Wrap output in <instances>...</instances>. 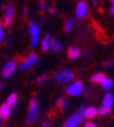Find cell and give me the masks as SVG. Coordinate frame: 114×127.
<instances>
[{
  "mask_svg": "<svg viewBox=\"0 0 114 127\" xmlns=\"http://www.w3.org/2000/svg\"><path fill=\"white\" fill-rule=\"evenodd\" d=\"M38 118H40V114H38V101L35 97H33L30 99L29 106H28V113H27V117H26V124L27 125H33L35 121H37Z\"/></svg>",
  "mask_w": 114,
  "mask_h": 127,
  "instance_id": "6da1fadb",
  "label": "cell"
},
{
  "mask_svg": "<svg viewBox=\"0 0 114 127\" xmlns=\"http://www.w3.org/2000/svg\"><path fill=\"white\" fill-rule=\"evenodd\" d=\"M84 108H85V106H80L75 114L69 117L68 120L63 124V127H79L85 120V118H84Z\"/></svg>",
  "mask_w": 114,
  "mask_h": 127,
  "instance_id": "7a4b0ae2",
  "label": "cell"
},
{
  "mask_svg": "<svg viewBox=\"0 0 114 127\" xmlns=\"http://www.w3.org/2000/svg\"><path fill=\"white\" fill-rule=\"evenodd\" d=\"M2 9H4V21H2V25L4 27H9L12 23H13V20H14V15H15V8L13 5H4L2 6Z\"/></svg>",
  "mask_w": 114,
  "mask_h": 127,
  "instance_id": "3957f363",
  "label": "cell"
},
{
  "mask_svg": "<svg viewBox=\"0 0 114 127\" xmlns=\"http://www.w3.org/2000/svg\"><path fill=\"white\" fill-rule=\"evenodd\" d=\"M73 78H75V76H73L72 71L69 69H64V70H62V71H58V72H56L54 75V79L57 83H65L66 84V83L72 82Z\"/></svg>",
  "mask_w": 114,
  "mask_h": 127,
  "instance_id": "277c9868",
  "label": "cell"
},
{
  "mask_svg": "<svg viewBox=\"0 0 114 127\" xmlns=\"http://www.w3.org/2000/svg\"><path fill=\"white\" fill-rule=\"evenodd\" d=\"M64 91L68 93L69 96H72V97H77L80 96L84 91V85L82 81H76L73 84L68 85L66 88L64 89Z\"/></svg>",
  "mask_w": 114,
  "mask_h": 127,
  "instance_id": "5b68a950",
  "label": "cell"
},
{
  "mask_svg": "<svg viewBox=\"0 0 114 127\" xmlns=\"http://www.w3.org/2000/svg\"><path fill=\"white\" fill-rule=\"evenodd\" d=\"M28 32H29V35L31 36V42H30V47L31 48H35L38 43V34H40V27L34 21H30L29 22V27H28Z\"/></svg>",
  "mask_w": 114,
  "mask_h": 127,
  "instance_id": "8992f818",
  "label": "cell"
},
{
  "mask_svg": "<svg viewBox=\"0 0 114 127\" xmlns=\"http://www.w3.org/2000/svg\"><path fill=\"white\" fill-rule=\"evenodd\" d=\"M38 61V56L35 53H31L27 56L26 58H23L21 63H20V69L21 70H26V69H29L31 68L33 65H35Z\"/></svg>",
  "mask_w": 114,
  "mask_h": 127,
  "instance_id": "52a82bcc",
  "label": "cell"
},
{
  "mask_svg": "<svg viewBox=\"0 0 114 127\" xmlns=\"http://www.w3.org/2000/svg\"><path fill=\"white\" fill-rule=\"evenodd\" d=\"M15 70H16V61L15 60H9L2 68V76L5 78H9L13 73L15 72Z\"/></svg>",
  "mask_w": 114,
  "mask_h": 127,
  "instance_id": "ba28073f",
  "label": "cell"
},
{
  "mask_svg": "<svg viewBox=\"0 0 114 127\" xmlns=\"http://www.w3.org/2000/svg\"><path fill=\"white\" fill-rule=\"evenodd\" d=\"M87 4L85 1H79L76 6V16L78 19H84L87 15Z\"/></svg>",
  "mask_w": 114,
  "mask_h": 127,
  "instance_id": "9c48e42d",
  "label": "cell"
},
{
  "mask_svg": "<svg viewBox=\"0 0 114 127\" xmlns=\"http://www.w3.org/2000/svg\"><path fill=\"white\" fill-rule=\"evenodd\" d=\"M98 116V108L94 106H85L84 108V118L85 119H94Z\"/></svg>",
  "mask_w": 114,
  "mask_h": 127,
  "instance_id": "30bf717a",
  "label": "cell"
},
{
  "mask_svg": "<svg viewBox=\"0 0 114 127\" xmlns=\"http://www.w3.org/2000/svg\"><path fill=\"white\" fill-rule=\"evenodd\" d=\"M12 114V107L7 103H4V104L0 105V118L1 119H8Z\"/></svg>",
  "mask_w": 114,
  "mask_h": 127,
  "instance_id": "8fae6325",
  "label": "cell"
},
{
  "mask_svg": "<svg viewBox=\"0 0 114 127\" xmlns=\"http://www.w3.org/2000/svg\"><path fill=\"white\" fill-rule=\"evenodd\" d=\"M103 106L112 108L114 106V95L112 92H106L103 97Z\"/></svg>",
  "mask_w": 114,
  "mask_h": 127,
  "instance_id": "7c38bea8",
  "label": "cell"
},
{
  "mask_svg": "<svg viewBox=\"0 0 114 127\" xmlns=\"http://www.w3.org/2000/svg\"><path fill=\"white\" fill-rule=\"evenodd\" d=\"M82 55V50L78 47H70L68 49V57L70 60H76Z\"/></svg>",
  "mask_w": 114,
  "mask_h": 127,
  "instance_id": "4fadbf2b",
  "label": "cell"
},
{
  "mask_svg": "<svg viewBox=\"0 0 114 127\" xmlns=\"http://www.w3.org/2000/svg\"><path fill=\"white\" fill-rule=\"evenodd\" d=\"M100 85H101V88L105 90V91H111L112 89H113L114 86V81L112 79V78H108V77H105L101 81V83H100Z\"/></svg>",
  "mask_w": 114,
  "mask_h": 127,
  "instance_id": "5bb4252c",
  "label": "cell"
},
{
  "mask_svg": "<svg viewBox=\"0 0 114 127\" xmlns=\"http://www.w3.org/2000/svg\"><path fill=\"white\" fill-rule=\"evenodd\" d=\"M66 107H68V100L63 98V97L58 98V100L56 101V111L62 113L64 110H66Z\"/></svg>",
  "mask_w": 114,
  "mask_h": 127,
  "instance_id": "9a60e30c",
  "label": "cell"
},
{
  "mask_svg": "<svg viewBox=\"0 0 114 127\" xmlns=\"http://www.w3.org/2000/svg\"><path fill=\"white\" fill-rule=\"evenodd\" d=\"M50 42H51V36H50V34H47L44 37H43V40H42V43H41V49L42 51H48V50L50 49Z\"/></svg>",
  "mask_w": 114,
  "mask_h": 127,
  "instance_id": "2e32d148",
  "label": "cell"
},
{
  "mask_svg": "<svg viewBox=\"0 0 114 127\" xmlns=\"http://www.w3.org/2000/svg\"><path fill=\"white\" fill-rule=\"evenodd\" d=\"M50 48L57 53H61L62 49H63V46H62V43L56 39H51V42H50Z\"/></svg>",
  "mask_w": 114,
  "mask_h": 127,
  "instance_id": "e0dca14e",
  "label": "cell"
},
{
  "mask_svg": "<svg viewBox=\"0 0 114 127\" xmlns=\"http://www.w3.org/2000/svg\"><path fill=\"white\" fill-rule=\"evenodd\" d=\"M105 77H106V76H105V73L104 72H97L90 78V81H91L92 83H95V84H100L101 81H103Z\"/></svg>",
  "mask_w": 114,
  "mask_h": 127,
  "instance_id": "ac0fdd59",
  "label": "cell"
},
{
  "mask_svg": "<svg viewBox=\"0 0 114 127\" xmlns=\"http://www.w3.org/2000/svg\"><path fill=\"white\" fill-rule=\"evenodd\" d=\"M111 112H112V108L106 107V106H103V105L98 108V114L99 116H101V117L108 116V114H111Z\"/></svg>",
  "mask_w": 114,
  "mask_h": 127,
  "instance_id": "d6986e66",
  "label": "cell"
},
{
  "mask_svg": "<svg viewBox=\"0 0 114 127\" xmlns=\"http://www.w3.org/2000/svg\"><path fill=\"white\" fill-rule=\"evenodd\" d=\"M16 101H18V96H16V93H11L7 98V104L13 107V106H15L16 105Z\"/></svg>",
  "mask_w": 114,
  "mask_h": 127,
  "instance_id": "ffe728a7",
  "label": "cell"
},
{
  "mask_svg": "<svg viewBox=\"0 0 114 127\" xmlns=\"http://www.w3.org/2000/svg\"><path fill=\"white\" fill-rule=\"evenodd\" d=\"M73 26H75V19H69L64 25V31L66 32V33H69V32L72 29Z\"/></svg>",
  "mask_w": 114,
  "mask_h": 127,
  "instance_id": "44dd1931",
  "label": "cell"
},
{
  "mask_svg": "<svg viewBox=\"0 0 114 127\" xmlns=\"http://www.w3.org/2000/svg\"><path fill=\"white\" fill-rule=\"evenodd\" d=\"M5 39V29H4V25L0 22V42Z\"/></svg>",
  "mask_w": 114,
  "mask_h": 127,
  "instance_id": "7402d4cb",
  "label": "cell"
},
{
  "mask_svg": "<svg viewBox=\"0 0 114 127\" xmlns=\"http://www.w3.org/2000/svg\"><path fill=\"white\" fill-rule=\"evenodd\" d=\"M47 78H48V76H47V75H42L41 77L40 78H37V84H43V83H44V81H46Z\"/></svg>",
  "mask_w": 114,
  "mask_h": 127,
  "instance_id": "603a6c76",
  "label": "cell"
},
{
  "mask_svg": "<svg viewBox=\"0 0 114 127\" xmlns=\"http://www.w3.org/2000/svg\"><path fill=\"white\" fill-rule=\"evenodd\" d=\"M93 91H94V89H93V88H91V86H90V88H87V89H86V90H85V91H84V95H85V96H86V97H88V96H90V95H91L92 92H93Z\"/></svg>",
  "mask_w": 114,
  "mask_h": 127,
  "instance_id": "cb8c5ba5",
  "label": "cell"
},
{
  "mask_svg": "<svg viewBox=\"0 0 114 127\" xmlns=\"http://www.w3.org/2000/svg\"><path fill=\"white\" fill-rule=\"evenodd\" d=\"M41 127H51V121H50V120H44V121L42 123Z\"/></svg>",
  "mask_w": 114,
  "mask_h": 127,
  "instance_id": "d4e9b609",
  "label": "cell"
},
{
  "mask_svg": "<svg viewBox=\"0 0 114 127\" xmlns=\"http://www.w3.org/2000/svg\"><path fill=\"white\" fill-rule=\"evenodd\" d=\"M84 127H98V126L94 123H92V121H87V123H85Z\"/></svg>",
  "mask_w": 114,
  "mask_h": 127,
  "instance_id": "484cf974",
  "label": "cell"
},
{
  "mask_svg": "<svg viewBox=\"0 0 114 127\" xmlns=\"http://www.w3.org/2000/svg\"><path fill=\"white\" fill-rule=\"evenodd\" d=\"M40 7H41V11H44V9H46V2H44V0H41V1H40Z\"/></svg>",
  "mask_w": 114,
  "mask_h": 127,
  "instance_id": "4316f807",
  "label": "cell"
},
{
  "mask_svg": "<svg viewBox=\"0 0 114 127\" xmlns=\"http://www.w3.org/2000/svg\"><path fill=\"white\" fill-rule=\"evenodd\" d=\"M110 14L111 15H114V4H112V6L110 8Z\"/></svg>",
  "mask_w": 114,
  "mask_h": 127,
  "instance_id": "83f0119b",
  "label": "cell"
},
{
  "mask_svg": "<svg viewBox=\"0 0 114 127\" xmlns=\"http://www.w3.org/2000/svg\"><path fill=\"white\" fill-rule=\"evenodd\" d=\"M113 64V62L112 61H107V62H105V66H111Z\"/></svg>",
  "mask_w": 114,
  "mask_h": 127,
  "instance_id": "f1b7e54d",
  "label": "cell"
},
{
  "mask_svg": "<svg viewBox=\"0 0 114 127\" xmlns=\"http://www.w3.org/2000/svg\"><path fill=\"white\" fill-rule=\"evenodd\" d=\"M49 12H50V13H51V14H55V13H56V12H55V9H54V8H50V9H49Z\"/></svg>",
  "mask_w": 114,
  "mask_h": 127,
  "instance_id": "f546056e",
  "label": "cell"
},
{
  "mask_svg": "<svg viewBox=\"0 0 114 127\" xmlns=\"http://www.w3.org/2000/svg\"><path fill=\"white\" fill-rule=\"evenodd\" d=\"M26 15H27V8L25 7L23 8V16H26Z\"/></svg>",
  "mask_w": 114,
  "mask_h": 127,
  "instance_id": "4dcf8cb0",
  "label": "cell"
},
{
  "mask_svg": "<svg viewBox=\"0 0 114 127\" xmlns=\"http://www.w3.org/2000/svg\"><path fill=\"white\" fill-rule=\"evenodd\" d=\"M111 1H112V4H114V0H111Z\"/></svg>",
  "mask_w": 114,
  "mask_h": 127,
  "instance_id": "1f68e13d",
  "label": "cell"
},
{
  "mask_svg": "<svg viewBox=\"0 0 114 127\" xmlns=\"http://www.w3.org/2000/svg\"><path fill=\"white\" fill-rule=\"evenodd\" d=\"M0 125H1V118H0Z\"/></svg>",
  "mask_w": 114,
  "mask_h": 127,
  "instance_id": "d6a6232c",
  "label": "cell"
},
{
  "mask_svg": "<svg viewBox=\"0 0 114 127\" xmlns=\"http://www.w3.org/2000/svg\"><path fill=\"white\" fill-rule=\"evenodd\" d=\"M0 89H1V84H0Z\"/></svg>",
  "mask_w": 114,
  "mask_h": 127,
  "instance_id": "836d02e7",
  "label": "cell"
}]
</instances>
